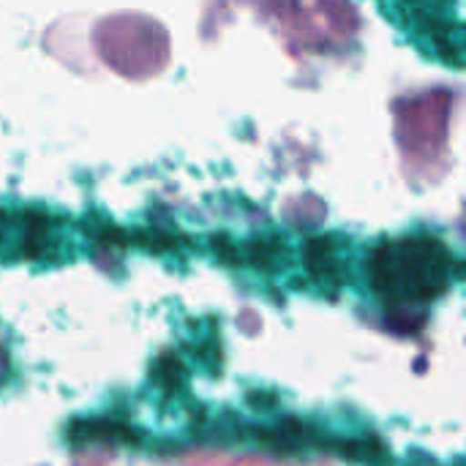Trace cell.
Here are the masks:
<instances>
[{
    "label": "cell",
    "mask_w": 466,
    "mask_h": 466,
    "mask_svg": "<svg viewBox=\"0 0 466 466\" xmlns=\"http://www.w3.org/2000/svg\"><path fill=\"white\" fill-rule=\"evenodd\" d=\"M451 259L434 238H404L385 243L371 257V281L380 295L404 303L434 300L451 279Z\"/></svg>",
    "instance_id": "obj_1"
},
{
    "label": "cell",
    "mask_w": 466,
    "mask_h": 466,
    "mask_svg": "<svg viewBox=\"0 0 466 466\" xmlns=\"http://www.w3.org/2000/svg\"><path fill=\"white\" fill-rule=\"evenodd\" d=\"M306 262H309V270L314 273V279L328 281V284H339L341 281L344 265H341L339 251L333 248L330 240H314V243H309Z\"/></svg>",
    "instance_id": "obj_2"
}]
</instances>
